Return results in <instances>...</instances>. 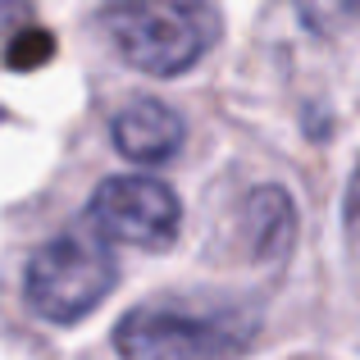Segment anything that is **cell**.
Listing matches in <instances>:
<instances>
[{
  "label": "cell",
  "instance_id": "cell-5",
  "mask_svg": "<svg viewBox=\"0 0 360 360\" xmlns=\"http://www.w3.org/2000/svg\"><path fill=\"white\" fill-rule=\"evenodd\" d=\"M110 141L132 165H169L187 141V119L155 96H132L110 119Z\"/></svg>",
  "mask_w": 360,
  "mask_h": 360
},
{
  "label": "cell",
  "instance_id": "cell-8",
  "mask_svg": "<svg viewBox=\"0 0 360 360\" xmlns=\"http://www.w3.org/2000/svg\"><path fill=\"white\" fill-rule=\"evenodd\" d=\"M14 41H23V46H9V69H18V73H27V69H37L41 60H51L55 55V37L51 32H23V37H14Z\"/></svg>",
  "mask_w": 360,
  "mask_h": 360
},
{
  "label": "cell",
  "instance_id": "cell-9",
  "mask_svg": "<svg viewBox=\"0 0 360 360\" xmlns=\"http://www.w3.org/2000/svg\"><path fill=\"white\" fill-rule=\"evenodd\" d=\"M342 219H347V246L360 260V160L352 169V183H347V205H342Z\"/></svg>",
  "mask_w": 360,
  "mask_h": 360
},
{
  "label": "cell",
  "instance_id": "cell-2",
  "mask_svg": "<svg viewBox=\"0 0 360 360\" xmlns=\"http://www.w3.org/2000/svg\"><path fill=\"white\" fill-rule=\"evenodd\" d=\"M260 338V315L246 306H132L115 324L123 360H242Z\"/></svg>",
  "mask_w": 360,
  "mask_h": 360
},
{
  "label": "cell",
  "instance_id": "cell-1",
  "mask_svg": "<svg viewBox=\"0 0 360 360\" xmlns=\"http://www.w3.org/2000/svg\"><path fill=\"white\" fill-rule=\"evenodd\" d=\"M96 27L128 69L150 78L192 73L224 37L214 0H110Z\"/></svg>",
  "mask_w": 360,
  "mask_h": 360
},
{
  "label": "cell",
  "instance_id": "cell-4",
  "mask_svg": "<svg viewBox=\"0 0 360 360\" xmlns=\"http://www.w3.org/2000/svg\"><path fill=\"white\" fill-rule=\"evenodd\" d=\"M87 229L101 242L137 246V251H169L183 233V201L169 183L150 174H115L96 183V192H91Z\"/></svg>",
  "mask_w": 360,
  "mask_h": 360
},
{
  "label": "cell",
  "instance_id": "cell-3",
  "mask_svg": "<svg viewBox=\"0 0 360 360\" xmlns=\"http://www.w3.org/2000/svg\"><path fill=\"white\" fill-rule=\"evenodd\" d=\"M119 264L96 233H60L41 242L23 269L27 310L46 324H78L115 292Z\"/></svg>",
  "mask_w": 360,
  "mask_h": 360
},
{
  "label": "cell",
  "instance_id": "cell-6",
  "mask_svg": "<svg viewBox=\"0 0 360 360\" xmlns=\"http://www.w3.org/2000/svg\"><path fill=\"white\" fill-rule=\"evenodd\" d=\"M242 233L246 246L260 264H283L297 242V205H292L288 187L278 183H260L246 192L242 201Z\"/></svg>",
  "mask_w": 360,
  "mask_h": 360
},
{
  "label": "cell",
  "instance_id": "cell-7",
  "mask_svg": "<svg viewBox=\"0 0 360 360\" xmlns=\"http://www.w3.org/2000/svg\"><path fill=\"white\" fill-rule=\"evenodd\" d=\"M292 9H297L301 27L315 37H342L347 27L360 18V0H292Z\"/></svg>",
  "mask_w": 360,
  "mask_h": 360
}]
</instances>
